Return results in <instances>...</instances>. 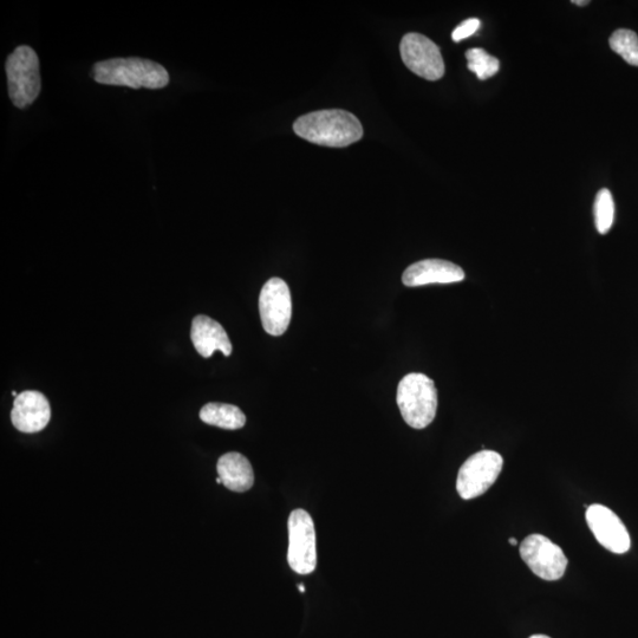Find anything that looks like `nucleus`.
I'll return each mask as SVG.
<instances>
[{
    "label": "nucleus",
    "mask_w": 638,
    "mask_h": 638,
    "mask_svg": "<svg viewBox=\"0 0 638 638\" xmlns=\"http://www.w3.org/2000/svg\"><path fill=\"white\" fill-rule=\"evenodd\" d=\"M587 523L603 548L623 555L630 550L631 540L627 527L617 514L603 505H591L585 513Z\"/></svg>",
    "instance_id": "9d476101"
},
{
    "label": "nucleus",
    "mask_w": 638,
    "mask_h": 638,
    "mask_svg": "<svg viewBox=\"0 0 638 638\" xmlns=\"http://www.w3.org/2000/svg\"><path fill=\"white\" fill-rule=\"evenodd\" d=\"M509 542H510L511 545H517L518 544L516 538H510Z\"/></svg>",
    "instance_id": "4be33fe9"
},
{
    "label": "nucleus",
    "mask_w": 638,
    "mask_h": 638,
    "mask_svg": "<svg viewBox=\"0 0 638 638\" xmlns=\"http://www.w3.org/2000/svg\"><path fill=\"white\" fill-rule=\"evenodd\" d=\"M480 21L478 18L467 19V21L462 22L457 29L453 31L452 38L454 42L464 41V39L471 37L477 32L480 28Z\"/></svg>",
    "instance_id": "6ab92c4d"
},
{
    "label": "nucleus",
    "mask_w": 638,
    "mask_h": 638,
    "mask_svg": "<svg viewBox=\"0 0 638 638\" xmlns=\"http://www.w3.org/2000/svg\"><path fill=\"white\" fill-rule=\"evenodd\" d=\"M217 472L223 485L230 491L243 493L255 484L251 462L243 454L226 453L218 460Z\"/></svg>",
    "instance_id": "4468645a"
},
{
    "label": "nucleus",
    "mask_w": 638,
    "mask_h": 638,
    "mask_svg": "<svg viewBox=\"0 0 638 638\" xmlns=\"http://www.w3.org/2000/svg\"><path fill=\"white\" fill-rule=\"evenodd\" d=\"M572 4H576L578 6H585L588 5L590 2H588V0H574V2H571Z\"/></svg>",
    "instance_id": "aec40b11"
},
{
    "label": "nucleus",
    "mask_w": 638,
    "mask_h": 638,
    "mask_svg": "<svg viewBox=\"0 0 638 638\" xmlns=\"http://www.w3.org/2000/svg\"><path fill=\"white\" fill-rule=\"evenodd\" d=\"M400 52L403 63L414 74L428 81L444 77V58L438 45L428 37L410 32L402 38Z\"/></svg>",
    "instance_id": "6e6552de"
},
{
    "label": "nucleus",
    "mask_w": 638,
    "mask_h": 638,
    "mask_svg": "<svg viewBox=\"0 0 638 638\" xmlns=\"http://www.w3.org/2000/svg\"><path fill=\"white\" fill-rule=\"evenodd\" d=\"M465 272L457 264L442 259H425L403 272L402 282L408 288L429 284H451L464 281Z\"/></svg>",
    "instance_id": "f8f14e48"
},
{
    "label": "nucleus",
    "mask_w": 638,
    "mask_h": 638,
    "mask_svg": "<svg viewBox=\"0 0 638 638\" xmlns=\"http://www.w3.org/2000/svg\"><path fill=\"white\" fill-rule=\"evenodd\" d=\"M397 406L403 420L415 429L431 425L438 410V390L425 374H408L399 383L396 395Z\"/></svg>",
    "instance_id": "7ed1b4c3"
},
{
    "label": "nucleus",
    "mask_w": 638,
    "mask_h": 638,
    "mask_svg": "<svg viewBox=\"0 0 638 638\" xmlns=\"http://www.w3.org/2000/svg\"><path fill=\"white\" fill-rule=\"evenodd\" d=\"M200 419L206 425L216 426L229 431H237L246 423V416L242 409L227 403L212 402L200 410Z\"/></svg>",
    "instance_id": "2eb2a0df"
},
{
    "label": "nucleus",
    "mask_w": 638,
    "mask_h": 638,
    "mask_svg": "<svg viewBox=\"0 0 638 638\" xmlns=\"http://www.w3.org/2000/svg\"><path fill=\"white\" fill-rule=\"evenodd\" d=\"M259 312L263 328L271 336H282L288 330L292 316L289 285L281 278H271L259 296Z\"/></svg>",
    "instance_id": "1a4fd4ad"
},
{
    "label": "nucleus",
    "mask_w": 638,
    "mask_h": 638,
    "mask_svg": "<svg viewBox=\"0 0 638 638\" xmlns=\"http://www.w3.org/2000/svg\"><path fill=\"white\" fill-rule=\"evenodd\" d=\"M93 77L100 84L133 89H161L169 83L167 70L161 64L138 57L96 63Z\"/></svg>",
    "instance_id": "f03ea898"
},
{
    "label": "nucleus",
    "mask_w": 638,
    "mask_h": 638,
    "mask_svg": "<svg viewBox=\"0 0 638 638\" xmlns=\"http://www.w3.org/2000/svg\"><path fill=\"white\" fill-rule=\"evenodd\" d=\"M530 638H551V637L546 636V635H533Z\"/></svg>",
    "instance_id": "412c9836"
},
{
    "label": "nucleus",
    "mask_w": 638,
    "mask_h": 638,
    "mask_svg": "<svg viewBox=\"0 0 638 638\" xmlns=\"http://www.w3.org/2000/svg\"><path fill=\"white\" fill-rule=\"evenodd\" d=\"M9 95L13 104L19 109L29 107L41 93V75L39 60L34 49L22 45L8 57L6 61Z\"/></svg>",
    "instance_id": "20e7f679"
},
{
    "label": "nucleus",
    "mask_w": 638,
    "mask_h": 638,
    "mask_svg": "<svg viewBox=\"0 0 638 638\" xmlns=\"http://www.w3.org/2000/svg\"><path fill=\"white\" fill-rule=\"evenodd\" d=\"M594 212L598 233L607 234L613 227L615 220L614 198L608 188H603L597 193Z\"/></svg>",
    "instance_id": "a211bd4d"
},
{
    "label": "nucleus",
    "mask_w": 638,
    "mask_h": 638,
    "mask_svg": "<svg viewBox=\"0 0 638 638\" xmlns=\"http://www.w3.org/2000/svg\"><path fill=\"white\" fill-rule=\"evenodd\" d=\"M520 556L533 574L545 581H558L568 568V558L559 546L542 535H531L520 544Z\"/></svg>",
    "instance_id": "0eeeda50"
},
{
    "label": "nucleus",
    "mask_w": 638,
    "mask_h": 638,
    "mask_svg": "<svg viewBox=\"0 0 638 638\" xmlns=\"http://www.w3.org/2000/svg\"><path fill=\"white\" fill-rule=\"evenodd\" d=\"M609 44L610 48L624 61L638 67V36L636 32L627 29L616 30L611 35Z\"/></svg>",
    "instance_id": "f3484780"
},
{
    "label": "nucleus",
    "mask_w": 638,
    "mask_h": 638,
    "mask_svg": "<svg viewBox=\"0 0 638 638\" xmlns=\"http://www.w3.org/2000/svg\"><path fill=\"white\" fill-rule=\"evenodd\" d=\"M294 130L315 145L343 148L363 138V127L354 114L341 109L319 110L298 117Z\"/></svg>",
    "instance_id": "f257e3e1"
},
{
    "label": "nucleus",
    "mask_w": 638,
    "mask_h": 638,
    "mask_svg": "<svg viewBox=\"0 0 638 638\" xmlns=\"http://www.w3.org/2000/svg\"><path fill=\"white\" fill-rule=\"evenodd\" d=\"M50 419V403L47 397L36 390H26L13 402L11 421L19 432L26 434L41 432L48 426Z\"/></svg>",
    "instance_id": "9b49d317"
},
{
    "label": "nucleus",
    "mask_w": 638,
    "mask_h": 638,
    "mask_svg": "<svg viewBox=\"0 0 638 638\" xmlns=\"http://www.w3.org/2000/svg\"><path fill=\"white\" fill-rule=\"evenodd\" d=\"M288 563L298 575H310L317 566V545L314 520L302 509L289 517Z\"/></svg>",
    "instance_id": "39448f33"
},
{
    "label": "nucleus",
    "mask_w": 638,
    "mask_h": 638,
    "mask_svg": "<svg viewBox=\"0 0 638 638\" xmlns=\"http://www.w3.org/2000/svg\"><path fill=\"white\" fill-rule=\"evenodd\" d=\"M467 68L472 71L480 81L496 75L500 69L498 58L491 56L484 49L474 48L466 52Z\"/></svg>",
    "instance_id": "dca6fc26"
},
{
    "label": "nucleus",
    "mask_w": 638,
    "mask_h": 638,
    "mask_svg": "<svg viewBox=\"0 0 638 638\" xmlns=\"http://www.w3.org/2000/svg\"><path fill=\"white\" fill-rule=\"evenodd\" d=\"M504 459L494 451H480L468 458L461 466L457 490L464 500H471L483 496L494 483H496Z\"/></svg>",
    "instance_id": "423d86ee"
},
{
    "label": "nucleus",
    "mask_w": 638,
    "mask_h": 638,
    "mask_svg": "<svg viewBox=\"0 0 638 638\" xmlns=\"http://www.w3.org/2000/svg\"><path fill=\"white\" fill-rule=\"evenodd\" d=\"M298 589L301 590V592H305V588L303 587V584L299 585Z\"/></svg>",
    "instance_id": "5701e85b"
},
{
    "label": "nucleus",
    "mask_w": 638,
    "mask_h": 638,
    "mask_svg": "<svg viewBox=\"0 0 638 638\" xmlns=\"http://www.w3.org/2000/svg\"><path fill=\"white\" fill-rule=\"evenodd\" d=\"M191 340L194 348L205 358H210L217 350L225 356L232 354V343L223 325L208 316L199 315L193 319Z\"/></svg>",
    "instance_id": "ddd939ff"
}]
</instances>
